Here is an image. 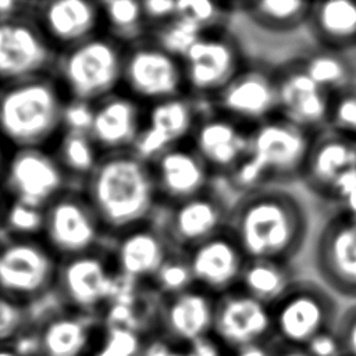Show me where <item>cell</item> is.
I'll use <instances>...</instances> for the list:
<instances>
[{
	"instance_id": "obj_3",
	"label": "cell",
	"mask_w": 356,
	"mask_h": 356,
	"mask_svg": "<svg viewBox=\"0 0 356 356\" xmlns=\"http://www.w3.org/2000/svg\"><path fill=\"white\" fill-rule=\"evenodd\" d=\"M317 135L278 115L253 127L245 157L222 179L225 186L235 197L266 186H295Z\"/></svg>"
},
{
	"instance_id": "obj_1",
	"label": "cell",
	"mask_w": 356,
	"mask_h": 356,
	"mask_svg": "<svg viewBox=\"0 0 356 356\" xmlns=\"http://www.w3.org/2000/svg\"><path fill=\"white\" fill-rule=\"evenodd\" d=\"M316 225L307 200L295 186H266L232 200L227 228L248 260L296 264Z\"/></svg>"
},
{
	"instance_id": "obj_25",
	"label": "cell",
	"mask_w": 356,
	"mask_h": 356,
	"mask_svg": "<svg viewBox=\"0 0 356 356\" xmlns=\"http://www.w3.org/2000/svg\"><path fill=\"white\" fill-rule=\"evenodd\" d=\"M32 14L58 53L100 35V28H103L100 1H40L33 3Z\"/></svg>"
},
{
	"instance_id": "obj_27",
	"label": "cell",
	"mask_w": 356,
	"mask_h": 356,
	"mask_svg": "<svg viewBox=\"0 0 356 356\" xmlns=\"http://www.w3.org/2000/svg\"><path fill=\"white\" fill-rule=\"evenodd\" d=\"M352 167H356L353 139L325 129L312 143L299 184L309 195L325 204L334 182Z\"/></svg>"
},
{
	"instance_id": "obj_46",
	"label": "cell",
	"mask_w": 356,
	"mask_h": 356,
	"mask_svg": "<svg viewBox=\"0 0 356 356\" xmlns=\"http://www.w3.org/2000/svg\"><path fill=\"white\" fill-rule=\"evenodd\" d=\"M33 3L19 0H0V19H7L32 13Z\"/></svg>"
},
{
	"instance_id": "obj_32",
	"label": "cell",
	"mask_w": 356,
	"mask_h": 356,
	"mask_svg": "<svg viewBox=\"0 0 356 356\" xmlns=\"http://www.w3.org/2000/svg\"><path fill=\"white\" fill-rule=\"evenodd\" d=\"M298 60L306 74L331 95L356 85V58L352 51L313 47Z\"/></svg>"
},
{
	"instance_id": "obj_41",
	"label": "cell",
	"mask_w": 356,
	"mask_h": 356,
	"mask_svg": "<svg viewBox=\"0 0 356 356\" xmlns=\"http://www.w3.org/2000/svg\"><path fill=\"white\" fill-rule=\"evenodd\" d=\"M31 328L29 306L0 293V343L15 342Z\"/></svg>"
},
{
	"instance_id": "obj_15",
	"label": "cell",
	"mask_w": 356,
	"mask_h": 356,
	"mask_svg": "<svg viewBox=\"0 0 356 356\" xmlns=\"http://www.w3.org/2000/svg\"><path fill=\"white\" fill-rule=\"evenodd\" d=\"M210 108L248 127L278 115L275 65L249 60L209 102Z\"/></svg>"
},
{
	"instance_id": "obj_47",
	"label": "cell",
	"mask_w": 356,
	"mask_h": 356,
	"mask_svg": "<svg viewBox=\"0 0 356 356\" xmlns=\"http://www.w3.org/2000/svg\"><path fill=\"white\" fill-rule=\"evenodd\" d=\"M274 348H275V341L241 349V350L232 353L231 356H273Z\"/></svg>"
},
{
	"instance_id": "obj_48",
	"label": "cell",
	"mask_w": 356,
	"mask_h": 356,
	"mask_svg": "<svg viewBox=\"0 0 356 356\" xmlns=\"http://www.w3.org/2000/svg\"><path fill=\"white\" fill-rule=\"evenodd\" d=\"M13 150L14 149L0 136V185L3 182V178H4L6 170H7V164H8V160L11 157Z\"/></svg>"
},
{
	"instance_id": "obj_45",
	"label": "cell",
	"mask_w": 356,
	"mask_h": 356,
	"mask_svg": "<svg viewBox=\"0 0 356 356\" xmlns=\"http://www.w3.org/2000/svg\"><path fill=\"white\" fill-rule=\"evenodd\" d=\"M303 349L310 356H342L341 346L334 331L316 337Z\"/></svg>"
},
{
	"instance_id": "obj_38",
	"label": "cell",
	"mask_w": 356,
	"mask_h": 356,
	"mask_svg": "<svg viewBox=\"0 0 356 356\" xmlns=\"http://www.w3.org/2000/svg\"><path fill=\"white\" fill-rule=\"evenodd\" d=\"M177 15L185 17L199 26L203 32L228 26L235 15L234 1L209 0H177Z\"/></svg>"
},
{
	"instance_id": "obj_30",
	"label": "cell",
	"mask_w": 356,
	"mask_h": 356,
	"mask_svg": "<svg viewBox=\"0 0 356 356\" xmlns=\"http://www.w3.org/2000/svg\"><path fill=\"white\" fill-rule=\"evenodd\" d=\"M234 4L235 17L267 35H291L306 29L312 7V1L300 0H242Z\"/></svg>"
},
{
	"instance_id": "obj_49",
	"label": "cell",
	"mask_w": 356,
	"mask_h": 356,
	"mask_svg": "<svg viewBox=\"0 0 356 356\" xmlns=\"http://www.w3.org/2000/svg\"><path fill=\"white\" fill-rule=\"evenodd\" d=\"M273 356H310L303 348H292L281 345L275 341V348Z\"/></svg>"
},
{
	"instance_id": "obj_23",
	"label": "cell",
	"mask_w": 356,
	"mask_h": 356,
	"mask_svg": "<svg viewBox=\"0 0 356 356\" xmlns=\"http://www.w3.org/2000/svg\"><path fill=\"white\" fill-rule=\"evenodd\" d=\"M149 164L159 206L164 209L204 192L216 182L191 142L165 150Z\"/></svg>"
},
{
	"instance_id": "obj_9",
	"label": "cell",
	"mask_w": 356,
	"mask_h": 356,
	"mask_svg": "<svg viewBox=\"0 0 356 356\" xmlns=\"http://www.w3.org/2000/svg\"><path fill=\"white\" fill-rule=\"evenodd\" d=\"M60 260L42 238L0 242V293L31 306L54 289Z\"/></svg>"
},
{
	"instance_id": "obj_34",
	"label": "cell",
	"mask_w": 356,
	"mask_h": 356,
	"mask_svg": "<svg viewBox=\"0 0 356 356\" xmlns=\"http://www.w3.org/2000/svg\"><path fill=\"white\" fill-rule=\"evenodd\" d=\"M54 156L67 175L86 179L99 164L103 153L89 134L63 131L56 140Z\"/></svg>"
},
{
	"instance_id": "obj_17",
	"label": "cell",
	"mask_w": 356,
	"mask_h": 356,
	"mask_svg": "<svg viewBox=\"0 0 356 356\" xmlns=\"http://www.w3.org/2000/svg\"><path fill=\"white\" fill-rule=\"evenodd\" d=\"M207 103L186 93L145 106L143 124L131 149L152 163L165 150L189 142Z\"/></svg>"
},
{
	"instance_id": "obj_44",
	"label": "cell",
	"mask_w": 356,
	"mask_h": 356,
	"mask_svg": "<svg viewBox=\"0 0 356 356\" xmlns=\"http://www.w3.org/2000/svg\"><path fill=\"white\" fill-rule=\"evenodd\" d=\"M142 8L149 33L175 18L177 0H145L142 1Z\"/></svg>"
},
{
	"instance_id": "obj_53",
	"label": "cell",
	"mask_w": 356,
	"mask_h": 356,
	"mask_svg": "<svg viewBox=\"0 0 356 356\" xmlns=\"http://www.w3.org/2000/svg\"><path fill=\"white\" fill-rule=\"evenodd\" d=\"M352 53H353V56H355V58H356V49H355Z\"/></svg>"
},
{
	"instance_id": "obj_24",
	"label": "cell",
	"mask_w": 356,
	"mask_h": 356,
	"mask_svg": "<svg viewBox=\"0 0 356 356\" xmlns=\"http://www.w3.org/2000/svg\"><path fill=\"white\" fill-rule=\"evenodd\" d=\"M185 253L195 285L217 298L238 286L248 261L228 228Z\"/></svg>"
},
{
	"instance_id": "obj_11",
	"label": "cell",
	"mask_w": 356,
	"mask_h": 356,
	"mask_svg": "<svg viewBox=\"0 0 356 356\" xmlns=\"http://www.w3.org/2000/svg\"><path fill=\"white\" fill-rule=\"evenodd\" d=\"M271 307L235 288L217 298L210 345L220 356L261 343L273 342Z\"/></svg>"
},
{
	"instance_id": "obj_31",
	"label": "cell",
	"mask_w": 356,
	"mask_h": 356,
	"mask_svg": "<svg viewBox=\"0 0 356 356\" xmlns=\"http://www.w3.org/2000/svg\"><path fill=\"white\" fill-rule=\"evenodd\" d=\"M300 275L296 264L274 260H248L238 288L271 307Z\"/></svg>"
},
{
	"instance_id": "obj_50",
	"label": "cell",
	"mask_w": 356,
	"mask_h": 356,
	"mask_svg": "<svg viewBox=\"0 0 356 356\" xmlns=\"http://www.w3.org/2000/svg\"><path fill=\"white\" fill-rule=\"evenodd\" d=\"M335 209H341L342 211H345L350 217L356 218V189Z\"/></svg>"
},
{
	"instance_id": "obj_12",
	"label": "cell",
	"mask_w": 356,
	"mask_h": 356,
	"mask_svg": "<svg viewBox=\"0 0 356 356\" xmlns=\"http://www.w3.org/2000/svg\"><path fill=\"white\" fill-rule=\"evenodd\" d=\"M115 284L111 257L95 249L60 261L54 291L63 309L102 317L114 296Z\"/></svg>"
},
{
	"instance_id": "obj_42",
	"label": "cell",
	"mask_w": 356,
	"mask_h": 356,
	"mask_svg": "<svg viewBox=\"0 0 356 356\" xmlns=\"http://www.w3.org/2000/svg\"><path fill=\"white\" fill-rule=\"evenodd\" d=\"M334 332L342 356H356V300L342 305Z\"/></svg>"
},
{
	"instance_id": "obj_52",
	"label": "cell",
	"mask_w": 356,
	"mask_h": 356,
	"mask_svg": "<svg viewBox=\"0 0 356 356\" xmlns=\"http://www.w3.org/2000/svg\"><path fill=\"white\" fill-rule=\"evenodd\" d=\"M8 202V196L4 193V191L0 186V228L3 225V217H4V211H6V206Z\"/></svg>"
},
{
	"instance_id": "obj_14",
	"label": "cell",
	"mask_w": 356,
	"mask_h": 356,
	"mask_svg": "<svg viewBox=\"0 0 356 356\" xmlns=\"http://www.w3.org/2000/svg\"><path fill=\"white\" fill-rule=\"evenodd\" d=\"M216 305L217 296L196 285L179 293L159 298L150 332L177 352L191 350L209 339Z\"/></svg>"
},
{
	"instance_id": "obj_33",
	"label": "cell",
	"mask_w": 356,
	"mask_h": 356,
	"mask_svg": "<svg viewBox=\"0 0 356 356\" xmlns=\"http://www.w3.org/2000/svg\"><path fill=\"white\" fill-rule=\"evenodd\" d=\"M100 8L106 35L125 47L147 36L142 1L107 0L100 1Z\"/></svg>"
},
{
	"instance_id": "obj_4",
	"label": "cell",
	"mask_w": 356,
	"mask_h": 356,
	"mask_svg": "<svg viewBox=\"0 0 356 356\" xmlns=\"http://www.w3.org/2000/svg\"><path fill=\"white\" fill-rule=\"evenodd\" d=\"M67 100L53 74L0 86V136L13 149H46L63 132Z\"/></svg>"
},
{
	"instance_id": "obj_28",
	"label": "cell",
	"mask_w": 356,
	"mask_h": 356,
	"mask_svg": "<svg viewBox=\"0 0 356 356\" xmlns=\"http://www.w3.org/2000/svg\"><path fill=\"white\" fill-rule=\"evenodd\" d=\"M145 106L118 90L93 106L89 135L103 154L131 150L143 124Z\"/></svg>"
},
{
	"instance_id": "obj_16",
	"label": "cell",
	"mask_w": 356,
	"mask_h": 356,
	"mask_svg": "<svg viewBox=\"0 0 356 356\" xmlns=\"http://www.w3.org/2000/svg\"><path fill=\"white\" fill-rule=\"evenodd\" d=\"M103 232L83 192L64 191L44 209L42 239L60 261L95 250Z\"/></svg>"
},
{
	"instance_id": "obj_22",
	"label": "cell",
	"mask_w": 356,
	"mask_h": 356,
	"mask_svg": "<svg viewBox=\"0 0 356 356\" xmlns=\"http://www.w3.org/2000/svg\"><path fill=\"white\" fill-rule=\"evenodd\" d=\"M31 356H92L104 331L99 316L63 309L32 328Z\"/></svg>"
},
{
	"instance_id": "obj_36",
	"label": "cell",
	"mask_w": 356,
	"mask_h": 356,
	"mask_svg": "<svg viewBox=\"0 0 356 356\" xmlns=\"http://www.w3.org/2000/svg\"><path fill=\"white\" fill-rule=\"evenodd\" d=\"M149 332L120 324H104L92 356H142Z\"/></svg>"
},
{
	"instance_id": "obj_5",
	"label": "cell",
	"mask_w": 356,
	"mask_h": 356,
	"mask_svg": "<svg viewBox=\"0 0 356 356\" xmlns=\"http://www.w3.org/2000/svg\"><path fill=\"white\" fill-rule=\"evenodd\" d=\"M124 56V44L96 35L58 53L53 75L68 100L95 104L121 89Z\"/></svg>"
},
{
	"instance_id": "obj_43",
	"label": "cell",
	"mask_w": 356,
	"mask_h": 356,
	"mask_svg": "<svg viewBox=\"0 0 356 356\" xmlns=\"http://www.w3.org/2000/svg\"><path fill=\"white\" fill-rule=\"evenodd\" d=\"M93 106L88 102L67 100L63 113V131L89 134L93 120Z\"/></svg>"
},
{
	"instance_id": "obj_18",
	"label": "cell",
	"mask_w": 356,
	"mask_h": 356,
	"mask_svg": "<svg viewBox=\"0 0 356 356\" xmlns=\"http://www.w3.org/2000/svg\"><path fill=\"white\" fill-rule=\"evenodd\" d=\"M67 174L54 153L44 147L14 149L1 189L10 199L47 207L65 191Z\"/></svg>"
},
{
	"instance_id": "obj_7",
	"label": "cell",
	"mask_w": 356,
	"mask_h": 356,
	"mask_svg": "<svg viewBox=\"0 0 356 356\" xmlns=\"http://www.w3.org/2000/svg\"><path fill=\"white\" fill-rule=\"evenodd\" d=\"M309 248L313 275L343 303L356 300V218L331 209Z\"/></svg>"
},
{
	"instance_id": "obj_40",
	"label": "cell",
	"mask_w": 356,
	"mask_h": 356,
	"mask_svg": "<svg viewBox=\"0 0 356 356\" xmlns=\"http://www.w3.org/2000/svg\"><path fill=\"white\" fill-rule=\"evenodd\" d=\"M327 129L352 139L356 136V85L332 95Z\"/></svg>"
},
{
	"instance_id": "obj_19",
	"label": "cell",
	"mask_w": 356,
	"mask_h": 356,
	"mask_svg": "<svg viewBox=\"0 0 356 356\" xmlns=\"http://www.w3.org/2000/svg\"><path fill=\"white\" fill-rule=\"evenodd\" d=\"M231 203L213 184L204 192L165 209L160 227L174 249L188 252L227 228Z\"/></svg>"
},
{
	"instance_id": "obj_26",
	"label": "cell",
	"mask_w": 356,
	"mask_h": 356,
	"mask_svg": "<svg viewBox=\"0 0 356 356\" xmlns=\"http://www.w3.org/2000/svg\"><path fill=\"white\" fill-rule=\"evenodd\" d=\"M172 250L161 227L150 220L117 236L111 261L118 275L146 285Z\"/></svg>"
},
{
	"instance_id": "obj_20",
	"label": "cell",
	"mask_w": 356,
	"mask_h": 356,
	"mask_svg": "<svg viewBox=\"0 0 356 356\" xmlns=\"http://www.w3.org/2000/svg\"><path fill=\"white\" fill-rule=\"evenodd\" d=\"M275 81L278 117L316 135L327 129L332 95L306 74L298 57L275 65Z\"/></svg>"
},
{
	"instance_id": "obj_29",
	"label": "cell",
	"mask_w": 356,
	"mask_h": 356,
	"mask_svg": "<svg viewBox=\"0 0 356 356\" xmlns=\"http://www.w3.org/2000/svg\"><path fill=\"white\" fill-rule=\"evenodd\" d=\"M306 31L316 47L356 49V0L312 1Z\"/></svg>"
},
{
	"instance_id": "obj_10",
	"label": "cell",
	"mask_w": 356,
	"mask_h": 356,
	"mask_svg": "<svg viewBox=\"0 0 356 356\" xmlns=\"http://www.w3.org/2000/svg\"><path fill=\"white\" fill-rule=\"evenodd\" d=\"M121 89L143 106L184 95L182 61L146 36L125 47Z\"/></svg>"
},
{
	"instance_id": "obj_37",
	"label": "cell",
	"mask_w": 356,
	"mask_h": 356,
	"mask_svg": "<svg viewBox=\"0 0 356 356\" xmlns=\"http://www.w3.org/2000/svg\"><path fill=\"white\" fill-rule=\"evenodd\" d=\"M1 228L8 234V238H42L44 207L8 197Z\"/></svg>"
},
{
	"instance_id": "obj_8",
	"label": "cell",
	"mask_w": 356,
	"mask_h": 356,
	"mask_svg": "<svg viewBox=\"0 0 356 356\" xmlns=\"http://www.w3.org/2000/svg\"><path fill=\"white\" fill-rule=\"evenodd\" d=\"M181 61L185 93L209 102L249 60L236 33L228 25L203 32Z\"/></svg>"
},
{
	"instance_id": "obj_21",
	"label": "cell",
	"mask_w": 356,
	"mask_h": 356,
	"mask_svg": "<svg viewBox=\"0 0 356 356\" xmlns=\"http://www.w3.org/2000/svg\"><path fill=\"white\" fill-rule=\"evenodd\" d=\"M252 128L207 104L189 142L214 181H222L245 157Z\"/></svg>"
},
{
	"instance_id": "obj_51",
	"label": "cell",
	"mask_w": 356,
	"mask_h": 356,
	"mask_svg": "<svg viewBox=\"0 0 356 356\" xmlns=\"http://www.w3.org/2000/svg\"><path fill=\"white\" fill-rule=\"evenodd\" d=\"M0 356H26L17 342H1L0 343Z\"/></svg>"
},
{
	"instance_id": "obj_35",
	"label": "cell",
	"mask_w": 356,
	"mask_h": 356,
	"mask_svg": "<svg viewBox=\"0 0 356 356\" xmlns=\"http://www.w3.org/2000/svg\"><path fill=\"white\" fill-rule=\"evenodd\" d=\"M195 285L191 266L185 252L174 249L163 261L160 268L149 280L146 286L157 298H165Z\"/></svg>"
},
{
	"instance_id": "obj_13",
	"label": "cell",
	"mask_w": 356,
	"mask_h": 356,
	"mask_svg": "<svg viewBox=\"0 0 356 356\" xmlns=\"http://www.w3.org/2000/svg\"><path fill=\"white\" fill-rule=\"evenodd\" d=\"M29 14L0 19V86L54 71L58 51Z\"/></svg>"
},
{
	"instance_id": "obj_54",
	"label": "cell",
	"mask_w": 356,
	"mask_h": 356,
	"mask_svg": "<svg viewBox=\"0 0 356 356\" xmlns=\"http://www.w3.org/2000/svg\"><path fill=\"white\" fill-rule=\"evenodd\" d=\"M353 142H355V146H356V136L353 138Z\"/></svg>"
},
{
	"instance_id": "obj_2",
	"label": "cell",
	"mask_w": 356,
	"mask_h": 356,
	"mask_svg": "<svg viewBox=\"0 0 356 356\" xmlns=\"http://www.w3.org/2000/svg\"><path fill=\"white\" fill-rule=\"evenodd\" d=\"M85 181L83 193L104 232L118 236L153 220L159 202L152 168L134 152L103 154Z\"/></svg>"
},
{
	"instance_id": "obj_6",
	"label": "cell",
	"mask_w": 356,
	"mask_h": 356,
	"mask_svg": "<svg viewBox=\"0 0 356 356\" xmlns=\"http://www.w3.org/2000/svg\"><path fill=\"white\" fill-rule=\"evenodd\" d=\"M343 302L314 275H300L271 306L274 339L305 348L316 337L334 331Z\"/></svg>"
},
{
	"instance_id": "obj_39",
	"label": "cell",
	"mask_w": 356,
	"mask_h": 356,
	"mask_svg": "<svg viewBox=\"0 0 356 356\" xmlns=\"http://www.w3.org/2000/svg\"><path fill=\"white\" fill-rule=\"evenodd\" d=\"M203 31L185 17L175 15L167 24L150 31L147 38L154 40L170 54L182 60L192 44L200 38Z\"/></svg>"
}]
</instances>
